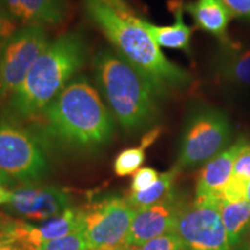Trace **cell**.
I'll use <instances>...</instances> for the list:
<instances>
[{
	"instance_id": "d6a6232c",
	"label": "cell",
	"mask_w": 250,
	"mask_h": 250,
	"mask_svg": "<svg viewBox=\"0 0 250 250\" xmlns=\"http://www.w3.org/2000/svg\"><path fill=\"white\" fill-rule=\"evenodd\" d=\"M0 250H21V249L14 245H8V246L2 247V248H0Z\"/></svg>"
},
{
	"instance_id": "277c9868",
	"label": "cell",
	"mask_w": 250,
	"mask_h": 250,
	"mask_svg": "<svg viewBox=\"0 0 250 250\" xmlns=\"http://www.w3.org/2000/svg\"><path fill=\"white\" fill-rule=\"evenodd\" d=\"M88 46L83 34L68 31L43 50L29 73L8 100L15 120H34L66 87L85 64Z\"/></svg>"
},
{
	"instance_id": "e0dca14e",
	"label": "cell",
	"mask_w": 250,
	"mask_h": 250,
	"mask_svg": "<svg viewBox=\"0 0 250 250\" xmlns=\"http://www.w3.org/2000/svg\"><path fill=\"white\" fill-rule=\"evenodd\" d=\"M184 11L191 15L197 27L220 40L227 37V27L232 14L219 0H193L184 4Z\"/></svg>"
},
{
	"instance_id": "d4e9b609",
	"label": "cell",
	"mask_w": 250,
	"mask_h": 250,
	"mask_svg": "<svg viewBox=\"0 0 250 250\" xmlns=\"http://www.w3.org/2000/svg\"><path fill=\"white\" fill-rule=\"evenodd\" d=\"M18 30L17 21L0 5V51Z\"/></svg>"
},
{
	"instance_id": "3957f363",
	"label": "cell",
	"mask_w": 250,
	"mask_h": 250,
	"mask_svg": "<svg viewBox=\"0 0 250 250\" xmlns=\"http://www.w3.org/2000/svg\"><path fill=\"white\" fill-rule=\"evenodd\" d=\"M93 68L112 117L125 132H140L158 122L164 94L115 50H99L93 58Z\"/></svg>"
},
{
	"instance_id": "603a6c76",
	"label": "cell",
	"mask_w": 250,
	"mask_h": 250,
	"mask_svg": "<svg viewBox=\"0 0 250 250\" xmlns=\"http://www.w3.org/2000/svg\"><path fill=\"white\" fill-rule=\"evenodd\" d=\"M183 242L174 232L164 234V235L149 240L139 247V250H184Z\"/></svg>"
},
{
	"instance_id": "2e32d148",
	"label": "cell",
	"mask_w": 250,
	"mask_h": 250,
	"mask_svg": "<svg viewBox=\"0 0 250 250\" xmlns=\"http://www.w3.org/2000/svg\"><path fill=\"white\" fill-rule=\"evenodd\" d=\"M169 7L175 17L174 23L170 26H156L143 19H139L140 24L148 31L149 35L160 48L182 50L187 54H191L190 41H191L192 28L184 22V2L182 0H171Z\"/></svg>"
},
{
	"instance_id": "83f0119b",
	"label": "cell",
	"mask_w": 250,
	"mask_h": 250,
	"mask_svg": "<svg viewBox=\"0 0 250 250\" xmlns=\"http://www.w3.org/2000/svg\"><path fill=\"white\" fill-rule=\"evenodd\" d=\"M109 4L114 6L115 8H117L120 12L123 13H129V9H127L126 4L124 2V0H107Z\"/></svg>"
},
{
	"instance_id": "1f68e13d",
	"label": "cell",
	"mask_w": 250,
	"mask_h": 250,
	"mask_svg": "<svg viewBox=\"0 0 250 250\" xmlns=\"http://www.w3.org/2000/svg\"><path fill=\"white\" fill-rule=\"evenodd\" d=\"M8 245H13V243L9 241L8 239H6V237L0 236V248H2V247L8 246Z\"/></svg>"
},
{
	"instance_id": "9c48e42d",
	"label": "cell",
	"mask_w": 250,
	"mask_h": 250,
	"mask_svg": "<svg viewBox=\"0 0 250 250\" xmlns=\"http://www.w3.org/2000/svg\"><path fill=\"white\" fill-rule=\"evenodd\" d=\"M48 44L44 27L19 28L0 51V101H8Z\"/></svg>"
},
{
	"instance_id": "f1b7e54d",
	"label": "cell",
	"mask_w": 250,
	"mask_h": 250,
	"mask_svg": "<svg viewBox=\"0 0 250 250\" xmlns=\"http://www.w3.org/2000/svg\"><path fill=\"white\" fill-rule=\"evenodd\" d=\"M14 180L12 179L11 176H8L7 174H5L4 171L0 170V186L1 187H6V186H11L13 184Z\"/></svg>"
},
{
	"instance_id": "d6986e66",
	"label": "cell",
	"mask_w": 250,
	"mask_h": 250,
	"mask_svg": "<svg viewBox=\"0 0 250 250\" xmlns=\"http://www.w3.org/2000/svg\"><path fill=\"white\" fill-rule=\"evenodd\" d=\"M250 183V143L247 142L237 154L232 176L221 193V201H236L246 198V191Z\"/></svg>"
},
{
	"instance_id": "30bf717a",
	"label": "cell",
	"mask_w": 250,
	"mask_h": 250,
	"mask_svg": "<svg viewBox=\"0 0 250 250\" xmlns=\"http://www.w3.org/2000/svg\"><path fill=\"white\" fill-rule=\"evenodd\" d=\"M85 226V210L70 208L59 217L34 225L6 215L5 236L21 250H34L42 243L66 236Z\"/></svg>"
},
{
	"instance_id": "ac0fdd59",
	"label": "cell",
	"mask_w": 250,
	"mask_h": 250,
	"mask_svg": "<svg viewBox=\"0 0 250 250\" xmlns=\"http://www.w3.org/2000/svg\"><path fill=\"white\" fill-rule=\"evenodd\" d=\"M220 214L226 229L228 242L235 248L250 232V203L247 198L221 201Z\"/></svg>"
},
{
	"instance_id": "7c38bea8",
	"label": "cell",
	"mask_w": 250,
	"mask_h": 250,
	"mask_svg": "<svg viewBox=\"0 0 250 250\" xmlns=\"http://www.w3.org/2000/svg\"><path fill=\"white\" fill-rule=\"evenodd\" d=\"M184 205L186 203L173 191L158 204L137 208L126 245L142 247L149 240L173 232Z\"/></svg>"
},
{
	"instance_id": "52a82bcc",
	"label": "cell",
	"mask_w": 250,
	"mask_h": 250,
	"mask_svg": "<svg viewBox=\"0 0 250 250\" xmlns=\"http://www.w3.org/2000/svg\"><path fill=\"white\" fill-rule=\"evenodd\" d=\"M220 199H196L181 210L173 232L188 250H232L220 214Z\"/></svg>"
},
{
	"instance_id": "836d02e7",
	"label": "cell",
	"mask_w": 250,
	"mask_h": 250,
	"mask_svg": "<svg viewBox=\"0 0 250 250\" xmlns=\"http://www.w3.org/2000/svg\"><path fill=\"white\" fill-rule=\"evenodd\" d=\"M246 198L247 201L250 203V183L248 184V188H247V191H246Z\"/></svg>"
},
{
	"instance_id": "4dcf8cb0",
	"label": "cell",
	"mask_w": 250,
	"mask_h": 250,
	"mask_svg": "<svg viewBox=\"0 0 250 250\" xmlns=\"http://www.w3.org/2000/svg\"><path fill=\"white\" fill-rule=\"evenodd\" d=\"M114 250H139V247L125 245V246H123V247H120V248H117V249H114Z\"/></svg>"
},
{
	"instance_id": "e575fe53",
	"label": "cell",
	"mask_w": 250,
	"mask_h": 250,
	"mask_svg": "<svg viewBox=\"0 0 250 250\" xmlns=\"http://www.w3.org/2000/svg\"><path fill=\"white\" fill-rule=\"evenodd\" d=\"M184 250H188V249H184Z\"/></svg>"
},
{
	"instance_id": "4fadbf2b",
	"label": "cell",
	"mask_w": 250,
	"mask_h": 250,
	"mask_svg": "<svg viewBox=\"0 0 250 250\" xmlns=\"http://www.w3.org/2000/svg\"><path fill=\"white\" fill-rule=\"evenodd\" d=\"M213 72L229 92L250 96V46L224 43L213 59Z\"/></svg>"
},
{
	"instance_id": "cb8c5ba5",
	"label": "cell",
	"mask_w": 250,
	"mask_h": 250,
	"mask_svg": "<svg viewBox=\"0 0 250 250\" xmlns=\"http://www.w3.org/2000/svg\"><path fill=\"white\" fill-rule=\"evenodd\" d=\"M160 174L153 168H140L138 171L133 174L132 182H131V192H140L148 189L156 182Z\"/></svg>"
},
{
	"instance_id": "5bb4252c",
	"label": "cell",
	"mask_w": 250,
	"mask_h": 250,
	"mask_svg": "<svg viewBox=\"0 0 250 250\" xmlns=\"http://www.w3.org/2000/svg\"><path fill=\"white\" fill-rule=\"evenodd\" d=\"M247 142L245 138L237 139L203 166L196 183V199L217 198L221 201V193L232 176L236 156Z\"/></svg>"
},
{
	"instance_id": "7402d4cb",
	"label": "cell",
	"mask_w": 250,
	"mask_h": 250,
	"mask_svg": "<svg viewBox=\"0 0 250 250\" xmlns=\"http://www.w3.org/2000/svg\"><path fill=\"white\" fill-rule=\"evenodd\" d=\"M34 250H90V247L83 228L66 236L42 243Z\"/></svg>"
},
{
	"instance_id": "44dd1931",
	"label": "cell",
	"mask_w": 250,
	"mask_h": 250,
	"mask_svg": "<svg viewBox=\"0 0 250 250\" xmlns=\"http://www.w3.org/2000/svg\"><path fill=\"white\" fill-rule=\"evenodd\" d=\"M145 161V147L124 149L117 155L114 161V171L117 176H127L138 171Z\"/></svg>"
},
{
	"instance_id": "8fae6325",
	"label": "cell",
	"mask_w": 250,
	"mask_h": 250,
	"mask_svg": "<svg viewBox=\"0 0 250 250\" xmlns=\"http://www.w3.org/2000/svg\"><path fill=\"white\" fill-rule=\"evenodd\" d=\"M70 208V195L64 189L31 183L13 190L11 201L5 205L9 214L40 223L59 217Z\"/></svg>"
},
{
	"instance_id": "4316f807",
	"label": "cell",
	"mask_w": 250,
	"mask_h": 250,
	"mask_svg": "<svg viewBox=\"0 0 250 250\" xmlns=\"http://www.w3.org/2000/svg\"><path fill=\"white\" fill-rule=\"evenodd\" d=\"M12 197V191L6 189L5 187L0 186V205H6L7 203L11 201Z\"/></svg>"
},
{
	"instance_id": "f546056e",
	"label": "cell",
	"mask_w": 250,
	"mask_h": 250,
	"mask_svg": "<svg viewBox=\"0 0 250 250\" xmlns=\"http://www.w3.org/2000/svg\"><path fill=\"white\" fill-rule=\"evenodd\" d=\"M239 250H250V232L245 241H242V245L240 246Z\"/></svg>"
},
{
	"instance_id": "8992f818",
	"label": "cell",
	"mask_w": 250,
	"mask_h": 250,
	"mask_svg": "<svg viewBox=\"0 0 250 250\" xmlns=\"http://www.w3.org/2000/svg\"><path fill=\"white\" fill-rule=\"evenodd\" d=\"M46 149L29 127L0 120V170L13 180L31 183L49 170Z\"/></svg>"
},
{
	"instance_id": "6da1fadb",
	"label": "cell",
	"mask_w": 250,
	"mask_h": 250,
	"mask_svg": "<svg viewBox=\"0 0 250 250\" xmlns=\"http://www.w3.org/2000/svg\"><path fill=\"white\" fill-rule=\"evenodd\" d=\"M31 122L29 129L46 152H96L110 142L115 131V118L85 76L73 78Z\"/></svg>"
},
{
	"instance_id": "484cf974",
	"label": "cell",
	"mask_w": 250,
	"mask_h": 250,
	"mask_svg": "<svg viewBox=\"0 0 250 250\" xmlns=\"http://www.w3.org/2000/svg\"><path fill=\"white\" fill-rule=\"evenodd\" d=\"M224 4L232 17L250 21V0H219Z\"/></svg>"
},
{
	"instance_id": "7a4b0ae2",
	"label": "cell",
	"mask_w": 250,
	"mask_h": 250,
	"mask_svg": "<svg viewBox=\"0 0 250 250\" xmlns=\"http://www.w3.org/2000/svg\"><path fill=\"white\" fill-rule=\"evenodd\" d=\"M83 1L88 18L102 30L115 51L147 77L164 95L191 85V76L162 54L160 46L140 24L139 18L120 12L107 0Z\"/></svg>"
},
{
	"instance_id": "ffe728a7",
	"label": "cell",
	"mask_w": 250,
	"mask_h": 250,
	"mask_svg": "<svg viewBox=\"0 0 250 250\" xmlns=\"http://www.w3.org/2000/svg\"><path fill=\"white\" fill-rule=\"evenodd\" d=\"M180 170L176 167L160 174L156 182L151 188L140 192H131L126 197V201L133 208H147L165 201L173 192V186Z\"/></svg>"
},
{
	"instance_id": "9a60e30c",
	"label": "cell",
	"mask_w": 250,
	"mask_h": 250,
	"mask_svg": "<svg viewBox=\"0 0 250 250\" xmlns=\"http://www.w3.org/2000/svg\"><path fill=\"white\" fill-rule=\"evenodd\" d=\"M0 5L23 26H57L67 17V0H0Z\"/></svg>"
},
{
	"instance_id": "5b68a950",
	"label": "cell",
	"mask_w": 250,
	"mask_h": 250,
	"mask_svg": "<svg viewBox=\"0 0 250 250\" xmlns=\"http://www.w3.org/2000/svg\"><path fill=\"white\" fill-rule=\"evenodd\" d=\"M232 136L233 126L226 112L196 103L184 120L175 167L181 171L205 165L229 146Z\"/></svg>"
},
{
	"instance_id": "ba28073f",
	"label": "cell",
	"mask_w": 250,
	"mask_h": 250,
	"mask_svg": "<svg viewBox=\"0 0 250 250\" xmlns=\"http://www.w3.org/2000/svg\"><path fill=\"white\" fill-rule=\"evenodd\" d=\"M83 210V230L90 250H114L126 245L136 214L126 198L109 196Z\"/></svg>"
}]
</instances>
